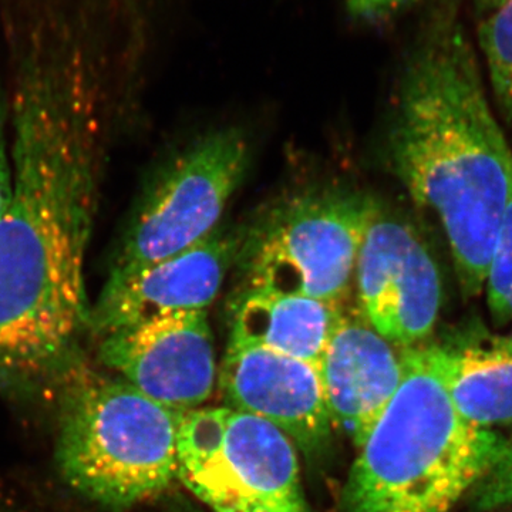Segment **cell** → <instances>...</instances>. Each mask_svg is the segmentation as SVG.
Segmentation results:
<instances>
[{"instance_id":"7c38bea8","label":"cell","mask_w":512,"mask_h":512,"mask_svg":"<svg viewBox=\"0 0 512 512\" xmlns=\"http://www.w3.org/2000/svg\"><path fill=\"white\" fill-rule=\"evenodd\" d=\"M330 421L357 448L402 382V352L365 318L342 315L319 365Z\"/></svg>"},{"instance_id":"6da1fadb","label":"cell","mask_w":512,"mask_h":512,"mask_svg":"<svg viewBox=\"0 0 512 512\" xmlns=\"http://www.w3.org/2000/svg\"><path fill=\"white\" fill-rule=\"evenodd\" d=\"M8 101L10 192L0 215V382L86 370L87 261L99 210L107 101L92 49L33 36Z\"/></svg>"},{"instance_id":"d6986e66","label":"cell","mask_w":512,"mask_h":512,"mask_svg":"<svg viewBox=\"0 0 512 512\" xmlns=\"http://www.w3.org/2000/svg\"><path fill=\"white\" fill-rule=\"evenodd\" d=\"M478 2L483 3L485 6H490V8L498 9L508 0H478Z\"/></svg>"},{"instance_id":"e0dca14e","label":"cell","mask_w":512,"mask_h":512,"mask_svg":"<svg viewBox=\"0 0 512 512\" xmlns=\"http://www.w3.org/2000/svg\"><path fill=\"white\" fill-rule=\"evenodd\" d=\"M10 141L8 100L0 89V215L5 210L10 192Z\"/></svg>"},{"instance_id":"52a82bcc","label":"cell","mask_w":512,"mask_h":512,"mask_svg":"<svg viewBox=\"0 0 512 512\" xmlns=\"http://www.w3.org/2000/svg\"><path fill=\"white\" fill-rule=\"evenodd\" d=\"M249 160L247 137L234 127L218 128L185 148L144 195L110 272L160 261L211 235Z\"/></svg>"},{"instance_id":"8992f818","label":"cell","mask_w":512,"mask_h":512,"mask_svg":"<svg viewBox=\"0 0 512 512\" xmlns=\"http://www.w3.org/2000/svg\"><path fill=\"white\" fill-rule=\"evenodd\" d=\"M178 477L212 512H312L293 441L229 407L181 414Z\"/></svg>"},{"instance_id":"5b68a950","label":"cell","mask_w":512,"mask_h":512,"mask_svg":"<svg viewBox=\"0 0 512 512\" xmlns=\"http://www.w3.org/2000/svg\"><path fill=\"white\" fill-rule=\"evenodd\" d=\"M376 201L345 190L289 198L242 235L244 288L342 303Z\"/></svg>"},{"instance_id":"4fadbf2b","label":"cell","mask_w":512,"mask_h":512,"mask_svg":"<svg viewBox=\"0 0 512 512\" xmlns=\"http://www.w3.org/2000/svg\"><path fill=\"white\" fill-rule=\"evenodd\" d=\"M343 312L340 303L244 288L231 303V338L318 367Z\"/></svg>"},{"instance_id":"5bb4252c","label":"cell","mask_w":512,"mask_h":512,"mask_svg":"<svg viewBox=\"0 0 512 512\" xmlns=\"http://www.w3.org/2000/svg\"><path fill=\"white\" fill-rule=\"evenodd\" d=\"M446 380L468 423L485 430L512 423V338L485 335L447 348Z\"/></svg>"},{"instance_id":"3957f363","label":"cell","mask_w":512,"mask_h":512,"mask_svg":"<svg viewBox=\"0 0 512 512\" xmlns=\"http://www.w3.org/2000/svg\"><path fill=\"white\" fill-rule=\"evenodd\" d=\"M447 348L402 349L399 389L350 470L343 512H453L507 447L451 402Z\"/></svg>"},{"instance_id":"30bf717a","label":"cell","mask_w":512,"mask_h":512,"mask_svg":"<svg viewBox=\"0 0 512 512\" xmlns=\"http://www.w3.org/2000/svg\"><path fill=\"white\" fill-rule=\"evenodd\" d=\"M242 234L218 227L198 244L157 262L110 272L92 302L90 338L174 313L207 311L237 264Z\"/></svg>"},{"instance_id":"277c9868","label":"cell","mask_w":512,"mask_h":512,"mask_svg":"<svg viewBox=\"0 0 512 512\" xmlns=\"http://www.w3.org/2000/svg\"><path fill=\"white\" fill-rule=\"evenodd\" d=\"M64 397L57 466L87 500L126 510L178 477L181 414L123 379L83 372Z\"/></svg>"},{"instance_id":"ac0fdd59","label":"cell","mask_w":512,"mask_h":512,"mask_svg":"<svg viewBox=\"0 0 512 512\" xmlns=\"http://www.w3.org/2000/svg\"><path fill=\"white\" fill-rule=\"evenodd\" d=\"M404 0H346L349 12L359 18H376L402 5Z\"/></svg>"},{"instance_id":"ba28073f","label":"cell","mask_w":512,"mask_h":512,"mask_svg":"<svg viewBox=\"0 0 512 512\" xmlns=\"http://www.w3.org/2000/svg\"><path fill=\"white\" fill-rule=\"evenodd\" d=\"M362 316L394 346L429 338L443 303L439 266L416 229L376 204L356 262Z\"/></svg>"},{"instance_id":"2e32d148","label":"cell","mask_w":512,"mask_h":512,"mask_svg":"<svg viewBox=\"0 0 512 512\" xmlns=\"http://www.w3.org/2000/svg\"><path fill=\"white\" fill-rule=\"evenodd\" d=\"M485 285H487L488 306L495 322L501 325L510 322L512 319V194L505 207Z\"/></svg>"},{"instance_id":"9a60e30c","label":"cell","mask_w":512,"mask_h":512,"mask_svg":"<svg viewBox=\"0 0 512 512\" xmlns=\"http://www.w3.org/2000/svg\"><path fill=\"white\" fill-rule=\"evenodd\" d=\"M490 70L491 86L505 121L512 128V0L495 9L478 30Z\"/></svg>"},{"instance_id":"8fae6325","label":"cell","mask_w":512,"mask_h":512,"mask_svg":"<svg viewBox=\"0 0 512 512\" xmlns=\"http://www.w3.org/2000/svg\"><path fill=\"white\" fill-rule=\"evenodd\" d=\"M218 375L225 407L274 424L306 454L329 446L332 421L318 367L229 340Z\"/></svg>"},{"instance_id":"7a4b0ae2","label":"cell","mask_w":512,"mask_h":512,"mask_svg":"<svg viewBox=\"0 0 512 512\" xmlns=\"http://www.w3.org/2000/svg\"><path fill=\"white\" fill-rule=\"evenodd\" d=\"M389 153L414 202L439 220L461 292L480 295L512 194V151L458 23L441 26L410 60Z\"/></svg>"},{"instance_id":"9c48e42d","label":"cell","mask_w":512,"mask_h":512,"mask_svg":"<svg viewBox=\"0 0 512 512\" xmlns=\"http://www.w3.org/2000/svg\"><path fill=\"white\" fill-rule=\"evenodd\" d=\"M96 342L107 369L174 412L200 409L214 392L218 370L207 311L161 316Z\"/></svg>"}]
</instances>
